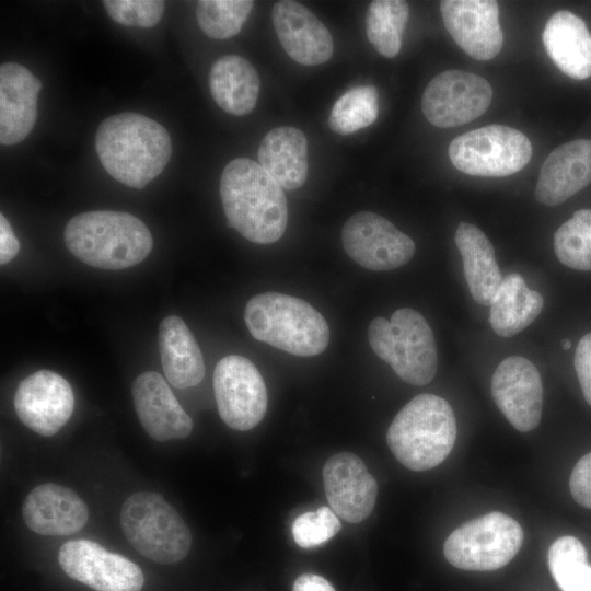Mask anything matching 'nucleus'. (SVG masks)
<instances>
[{"mask_svg":"<svg viewBox=\"0 0 591 591\" xmlns=\"http://www.w3.org/2000/svg\"><path fill=\"white\" fill-rule=\"evenodd\" d=\"M95 150L105 171L119 183L143 188L170 161L172 142L158 121L134 112L105 118L95 135Z\"/></svg>","mask_w":591,"mask_h":591,"instance_id":"1","label":"nucleus"},{"mask_svg":"<svg viewBox=\"0 0 591 591\" xmlns=\"http://www.w3.org/2000/svg\"><path fill=\"white\" fill-rule=\"evenodd\" d=\"M220 197L227 225L257 244L277 242L288 222L283 188L259 163L237 158L230 161L220 178Z\"/></svg>","mask_w":591,"mask_h":591,"instance_id":"2","label":"nucleus"},{"mask_svg":"<svg viewBox=\"0 0 591 591\" xmlns=\"http://www.w3.org/2000/svg\"><path fill=\"white\" fill-rule=\"evenodd\" d=\"M65 243L81 262L102 269H124L142 262L153 241L147 225L121 211L95 210L72 217Z\"/></svg>","mask_w":591,"mask_h":591,"instance_id":"3","label":"nucleus"},{"mask_svg":"<svg viewBox=\"0 0 591 591\" xmlns=\"http://www.w3.org/2000/svg\"><path fill=\"white\" fill-rule=\"evenodd\" d=\"M456 420L451 405L434 394H419L394 417L387 445L405 467L427 471L442 463L453 449Z\"/></svg>","mask_w":591,"mask_h":591,"instance_id":"4","label":"nucleus"},{"mask_svg":"<svg viewBox=\"0 0 591 591\" xmlns=\"http://www.w3.org/2000/svg\"><path fill=\"white\" fill-rule=\"evenodd\" d=\"M244 321L255 339L294 356L320 355L329 341L324 316L309 302L289 294H256L245 306Z\"/></svg>","mask_w":591,"mask_h":591,"instance_id":"5","label":"nucleus"},{"mask_svg":"<svg viewBox=\"0 0 591 591\" xmlns=\"http://www.w3.org/2000/svg\"><path fill=\"white\" fill-rule=\"evenodd\" d=\"M372 350L394 372L413 385H425L437 372L434 335L426 318L416 310H396L391 320L373 318L368 327Z\"/></svg>","mask_w":591,"mask_h":591,"instance_id":"6","label":"nucleus"},{"mask_svg":"<svg viewBox=\"0 0 591 591\" xmlns=\"http://www.w3.org/2000/svg\"><path fill=\"white\" fill-rule=\"evenodd\" d=\"M120 525L130 545L158 564H176L189 553L188 526L157 493L138 491L129 496L120 510Z\"/></svg>","mask_w":591,"mask_h":591,"instance_id":"7","label":"nucleus"},{"mask_svg":"<svg viewBox=\"0 0 591 591\" xmlns=\"http://www.w3.org/2000/svg\"><path fill=\"white\" fill-rule=\"evenodd\" d=\"M523 543V530L510 515L490 512L470 520L445 540L443 553L454 567L490 571L509 564Z\"/></svg>","mask_w":591,"mask_h":591,"instance_id":"8","label":"nucleus"},{"mask_svg":"<svg viewBox=\"0 0 591 591\" xmlns=\"http://www.w3.org/2000/svg\"><path fill=\"white\" fill-rule=\"evenodd\" d=\"M448 154L451 163L465 174L502 177L519 172L530 162L532 144L515 128L489 125L454 138Z\"/></svg>","mask_w":591,"mask_h":591,"instance_id":"9","label":"nucleus"},{"mask_svg":"<svg viewBox=\"0 0 591 591\" xmlns=\"http://www.w3.org/2000/svg\"><path fill=\"white\" fill-rule=\"evenodd\" d=\"M213 391L221 419L232 429L257 426L267 410V390L256 366L247 358L230 355L213 372Z\"/></svg>","mask_w":591,"mask_h":591,"instance_id":"10","label":"nucleus"},{"mask_svg":"<svg viewBox=\"0 0 591 591\" xmlns=\"http://www.w3.org/2000/svg\"><path fill=\"white\" fill-rule=\"evenodd\" d=\"M491 99V85L483 77L462 70H447L427 84L421 109L431 125L450 128L483 115Z\"/></svg>","mask_w":591,"mask_h":591,"instance_id":"11","label":"nucleus"},{"mask_svg":"<svg viewBox=\"0 0 591 591\" xmlns=\"http://www.w3.org/2000/svg\"><path fill=\"white\" fill-rule=\"evenodd\" d=\"M346 254L361 267L385 271L407 264L416 250L414 241L386 218L370 211L352 215L341 229Z\"/></svg>","mask_w":591,"mask_h":591,"instance_id":"12","label":"nucleus"},{"mask_svg":"<svg viewBox=\"0 0 591 591\" xmlns=\"http://www.w3.org/2000/svg\"><path fill=\"white\" fill-rule=\"evenodd\" d=\"M58 563L70 578L95 591H140L144 583L135 563L88 540L65 543Z\"/></svg>","mask_w":591,"mask_h":591,"instance_id":"13","label":"nucleus"},{"mask_svg":"<svg viewBox=\"0 0 591 591\" xmlns=\"http://www.w3.org/2000/svg\"><path fill=\"white\" fill-rule=\"evenodd\" d=\"M491 395L500 412L519 431L537 427L543 408V385L537 368L521 356L505 358L491 378Z\"/></svg>","mask_w":591,"mask_h":591,"instance_id":"14","label":"nucleus"},{"mask_svg":"<svg viewBox=\"0 0 591 591\" xmlns=\"http://www.w3.org/2000/svg\"><path fill=\"white\" fill-rule=\"evenodd\" d=\"M19 419L38 434H56L69 420L74 396L69 382L60 374L40 370L22 380L14 394Z\"/></svg>","mask_w":591,"mask_h":591,"instance_id":"15","label":"nucleus"},{"mask_svg":"<svg viewBox=\"0 0 591 591\" xmlns=\"http://www.w3.org/2000/svg\"><path fill=\"white\" fill-rule=\"evenodd\" d=\"M440 11L454 42L472 58L490 60L501 50L503 33L494 0H443Z\"/></svg>","mask_w":591,"mask_h":591,"instance_id":"16","label":"nucleus"},{"mask_svg":"<svg viewBox=\"0 0 591 591\" xmlns=\"http://www.w3.org/2000/svg\"><path fill=\"white\" fill-rule=\"evenodd\" d=\"M323 483L332 510L343 520L359 523L372 512L378 484L358 455H332L323 467Z\"/></svg>","mask_w":591,"mask_h":591,"instance_id":"17","label":"nucleus"},{"mask_svg":"<svg viewBox=\"0 0 591 591\" xmlns=\"http://www.w3.org/2000/svg\"><path fill=\"white\" fill-rule=\"evenodd\" d=\"M271 20L282 48L294 61L317 66L331 59L333 37L306 7L291 0L278 1L273 7Z\"/></svg>","mask_w":591,"mask_h":591,"instance_id":"18","label":"nucleus"},{"mask_svg":"<svg viewBox=\"0 0 591 591\" xmlns=\"http://www.w3.org/2000/svg\"><path fill=\"white\" fill-rule=\"evenodd\" d=\"M132 398L139 420L152 439L164 442L190 434L192 418L159 373H141L132 384Z\"/></svg>","mask_w":591,"mask_h":591,"instance_id":"19","label":"nucleus"},{"mask_svg":"<svg viewBox=\"0 0 591 591\" xmlns=\"http://www.w3.org/2000/svg\"><path fill=\"white\" fill-rule=\"evenodd\" d=\"M42 82L15 62L0 67V142L11 146L24 140L37 119Z\"/></svg>","mask_w":591,"mask_h":591,"instance_id":"20","label":"nucleus"},{"mask_svg":"<svg viewBox=\"0 0 591 591\" xmlns=\"http://www.w3.org/2000/svg\"><path fill=\"white\" fill-rule=\"evenodd\" d=\"M22 517L40 535H70L86 523V503L72 489L46 483L36 486L25 498Z\"/></svg>","mask_w":591,"mask_h":591,"instance_id":"21","label":"nucleus"},{"mask_svg":"<svg viewBox=\"0 0 591 591\" xmlns=\"http://www.w3.org/2000/svg\"><path fill=\"white\" fill-rule=\"evenodd\" d=\"M591 183V140L576 139L554 149L544 161L535 198L557 206Z\"/></svg>","mask_w":591,"mask_h":591,"instance_id":"22","label":"nucleus"},{"mask_svg":"<svg viewBox=\"0 0 591 591\" xmlns=\"http://www.w3.org/2000/svg\"><path fill=\"white\" fill-rule=\"evenodd\" d=\"M543 45L556 67L576 80L591 77V33L570 11L554 13L545 24Z\"/></svg>","mask_w":591,"mask_h":591,"instance_id":"23","label":"nucleus"},{"mask_svg":"<svg viewBox=\"0 0 591 591\" xmlns=\"http://www.w3.org/2000/svg\"><path fill=\"white\" fill-rule=\"evenodd\" d=\"M258 162L283 189L300 188L309 171L305 135L291 126L271 129L260 141Z\"/></svg>","mask_w":591,"mask_h":591,"instance_id":"24","label":"nucleus"},{"mask_svg":"<svg viewBox=\"0 0 591 591\" xmlns=\"http://www.w3.org/2000/svg\"><path fill=\"white\" fill-rule=\"evenodd\" d=\"M454 241L472 298L489 306L503 279L491 242L479 228L467 222L459 224Z\"/></svg>","mask_w":591,"mask_h":591,"instance_id":"25","label":"nucleus"},{"mask_svg":"<svg viewBox=\"0 0 591 591\" xmlns=\"http://www.w3.org/2000/svg\"><path fill=\"white\" fill-rule=\"evenodd\" d=\"M159 348L164 374L174 387L187 389L200 383L205 375L202 354L179 316L170 315L160 323Z\"/></svg>","mask_w":591,"mask_h":591,"instance_id":"26","label":"nucleus"},{"mask_svg":"<svg viewBox=\"0 0 591 591\" xmlns=\"http://www.w3.org/2000/svg\"><path fill=\"white\" fill-rule=\"evenodd\" d=\"M209 89L217 105L224 112L243 116L256 106L260 80L248 60L227 55L216 60L209 72Z\"/></svg>","mask_w":591,"mask_h":591,"instance_id":"27","label":"nucleus"},{"mask_svg":"<svg viewBox=\"0 0 591 591\" xmlns=\"http://www.w3.org/2000/svg\"><path fill=\"white\" fill-rule=\"evenodd\" d=\"M543 302L542 294L529 289L521 275L511 273L503 277L490 302V326L501 337L514 336L538 316Z\"/></svg>","mask_w":591,"mask_h":591,"instance_id":"28","label":"nucleus"},{"mask_svg":"<svg viewBox=\"0 0 591 591\" xmlns=\"http://www.w3.org/2000/svg\"><path fill=\"white\" fill-rule=\"evenodd\" d=\"M409 18V7L403 0H374L366 13V34L374 49L386 58L395 57L402 47V36Z\"/></svg>","mask_w":591,"mask_h":591,"instance_id":"29","label":"nucleus"},{"mask_svg":"<svg viewBox=\"0 0 591 591\" xmlns=\"http://www.w3.org/2000/svg\"><path fill=\"white\" fill-rule=\"evenodd\" d=\"M549 571L561 591H591L587 549L575 536L557 538L548 549Z\"/></svg>","mask_w":591,"mask_h":591,"instance_id":"30","label":"nucleus"},{"mask_svg":"<svg viewBox=\"0 0 591 591\" xmlns=\"http://www.w3.org/2000/svg\"><path fill=\"white\" fill-rule=\"evenodd\" d=\"M379 114V94L373 85H358L345 92L333 105L329 128L349 135L373 124Z\"/></svg>","mask_w":591,"mask_h":591,"instance_id":"31","label":"nucleus"},{"mask_svg":"<svg viewBox=\"0 0 591 591\" xmlns=\"http://www.w3.org/2000/svg\"><path fill=\"white\" fill-rule=\"evenodd\" d=\"M558 260L577 270H591V209H579L554 234Z\"/></svg>","mask_w":591,"mask_h":591,"instance_id":"32","label":"nucleus"},{"mask_svg":"<svg viewBox=\"0 0 591 591\" xmlns=\"http://www.w3.org/2000/svg\"><path fill=\"white\" fill-rule=\"evenodd\" d=\"M254 5L251 0H200L196 18L201 31L213 39H228L243 27Z\"/></svg>","mask_w":591,"mask_h":591,"instance_id":"33","label":"nucleus"},{"mask_svg":"<svg viewBox=\"0 0 591 591\" xmlns=\"http://www.w3.org/2000/svg\"><path fill=\"white\" fill-rule=\"evenodd\" d=\"M341 529L337 514L328 507L300 514L292 524L294 542L303 548L315 547L331 540Z\"/></svg>","mask_w":591,"mask_h":591,"instance_id":"34","label":"nucleus"},{"mask_svg":"<svg viewBox=\"0 0 591 591\" xmlns=\"http://www.w3.org/2000/svg\"><path fill=\"white\" fill-rule=\"evenodd\" d=\"M103 4L115 22L144 28L160 22L165 7L160 0H105Z\"/></svg>","mask_w":591,"mask_h":591,"instance_id":"35","label":"nucleus"},{"mask_svg":"<svg viewBox=\"0 0 591 591\" xmlns=\"http://www.w3.org/2000/svg\"><path fill=\"white\" fill-rule=\"evenodd\" d=\"M569 489L579 505L591 509V452L576 463L569 478Z\"/></svg>","mask_w":591,"mask_h":591,"instance_id":"36","label":"nucleus"},{"mask_svg":"<svg viewBox=\"0 0 591 591\" xmlns=\"http://www.w3.org/2000/svg\"><path fill=\"white\" fill-rule=\"evenodd\" d=\"M575 369L586 402L591 406V333L578 343L575 354Z\"/></svg>","mask_w":591,"mask_h":591,"instance_id":"37","label":"nucleus"},{"mask_svg":"<svg viewBox=\"0 0 591 591\" xmlns=\"http://www.w3.org/2000/svg\"><path fill=\"white\" fill-rule=\"evenodd\" d=\"M20 251V242L4 217L0 215V263L4 265L12 260Z\"/></svg>","mask_w":591,"mask_h":591,"instance_id":"38","label":"nucleus"},{"mask_svg":"<svg viewBox=\"0 0 591 591\" xmlns=\"http://www.w3.org/2000/svg\"><path fill=\"white\" fill-rule=\"evenodd\" d=\"M292 591H336L324 577L314 573L299 576L292 587Z\"/></svg>","mask_w":591,"mask_h":591,"instance_id":"39","label":"nucleus"},{"mask_svg":"<svg viewBox=\"0 0 591 591\" xmlns=\"http://www.w3.org/2000/svg\"><path fill=\"white\" fill-rule=\"evenodd\" d=\"M561 347H563L564 350L570 349V347H571V341L568 340V339L563 340V346H561Z\"/></svg>","mask_w":591,"mask_h":591,"instance_id":"40","label":"nucleus"}]
</instances>
